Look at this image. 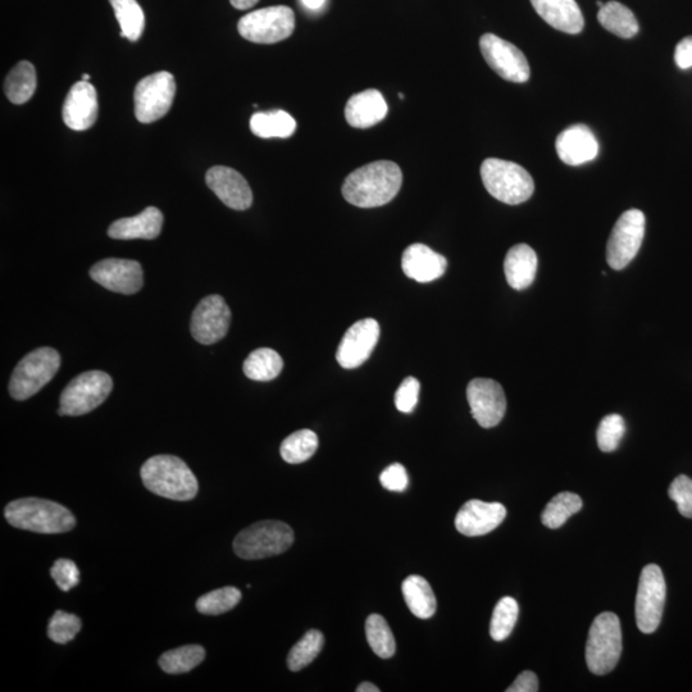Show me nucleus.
<instances>
[{
  "instance_id": "nucleus-1",
  "label": "nucleus",
  "mask_w": 692,
  "mask_h": 692,
  "mask_svg": "<svg viewBox=\"0 0 692 692\" xmlns=\"http://www.w3.org/2000/svg\"><path fill=\"white\" fill-rule=\"evenodd\" d=\"M403 173L396 163L377 161L350 173L343 185L346 202L359 208L385 206L399 194Z\"/></svg>"
},
{
  "instance_id": "nucleus-2",
  "label": "nucleus",
  "mask_w": 692,
  "mask_h": 692,
  "mask_svg": "<svg viewBox=\"0 0 692 692\" xmlns=\"http://www.w3.org/2000/svg\"><path fill=\"white\" fill-rule=\"evenodd\" d=\"M141 480L150 493L176 502H188L198 494V480L188 464L175 455H156L141 467Z\"/></svg>"
},
{
  "instance_id": "nucleus-3",
  "label": "nucleus",
  "mask_w": 692,
  "mask_h": 692,
  "mask_svg": "<svg viewBox=\"0 0 692 692\" xmlns=\"http://www.w3.org/2000/svg\"><path fill=\"white\" fill-rule=\"evenodd\" d=\"M9 525L36 534H63L76 526V518L66 507L39 498L18 499L4 511Z\"/></svg>"
},
{
  "instance_id": "nucleus-4",
  "label": "nucleus",
  "mask_w": 692,
  "mask_h": 692,
  "mask_svg": "<svg viewBox=\"0 0 692 692\" xmlns=\"http://www.w3.org/2000/svg\"><path fill=\"white\" fill-rule=\"evenodd\" d=\"M481 179L491 197L509 206L527 202L535 191L530 173L517 163L504 159H485L481 166Z\"/></svg>"
},
{
  "instance_id": "nucleus-5",
  "label": "nucleus",
  "mask_w": 692,
  "mask_h": 692,
  "mask_svg": "<svg viewBox=\"0 0 692 692\" xmlns=\"http://www.w3.org/2000/svg\"><path fill=\"white\" fill-rule=\"evenodd\" d=\"M622 649V628L617 614H599L590 627L587 639V667L596 676L607 675L617 667Z\"/></svg>"
},
{
  "instance_id": "nucleus-6",
  "label": "nucleus",
  "mask_w": 692,
  "mask_h": 692,
  "mask_svg": "<svg viewBox=\"0 0 692 692\" xmlns=\"http://www.w3.org/2000/svg\"><path fill=\"white\" fill-rule=\"evenodd\" d=\"M294 543V531L281 521H262L239 532L234 540L235 554L247 561L275 557Z\"/></svg>"
},
{
  "instance_id": "nucleus-7",
  "label": "nucleus",
  "mask_w": 692,
  "mask_h": 692,
  "mask_svg": "<svg viewBox=\"0 0 692 692\" xmlns=\"http://www.w3.org/2000/svg\"><path fill=\"white\" fill-rule=\"evenodd\" d=\"M61 355L56 349L39 348L22 358L9 381V393L13 399L27 400L57 375Z\"/></svg>"
},
{
  "instance_id": "nucleus-8",
  "label": "nucleus",
  "mask_w": 692,
  "mask_h": 692,
  "mask_svg": "<svg viewBox=\"0 0 692 692\" xmlns=\"http://www.w3.org/2000/svg\"><path fill=\"white\" fill-rule=\"evenodd\" d=\"M113 389L111 376L102 371L81 373L66 386L59 400V416H84L106 402Z\"/></svg>"
},
{
  "instance_id": "nucleus-9",
  "label": "nucleus",
  "mask_w": 692,
  "mask_h": 692,
  "mask_svg": "<svg viewBox=\"0 0 692 692\" xmlns=\"http://www.w3.org/2000/svg\"><path fill=\"white\" fill-rule=\"evenodd\" d=\"M238 30L244 39L252 43H280L294 33V11L286 6L258 9L240 18Z\"/></svg>"
},
{
  "instance_id": "nucleus-10",
  "label": "nucleus",
  "mask_w": 692,
  "mask_h": 692,
  "mask_svg": "<svg viewBox=\"0 0 692 692\" xmlns=\"http://www.w3.org/2000/svg\"><path fill=\"white\" fill-rule=\"evenodd\" d=\"M667 585L662 569L649 564L641 572L636 596V623L643 634L658 630L666 605Z\"/></svg>"
},
{
  "instance_id": "nucleus-11",
  "label": "nucleus",
  "mask_w": 692,
  "mask_h": 692,
  "mask_svg": "<svg viewBox=\"0 0 692 692\" xmlns=\"http://www.w3.org/2000/svg\"><path fill=\"white\" fill-rule=\"evenodd\" d=\"M176 94V81L170 72L162 71L144 77L136 85L135 116L141 124H152L165 117Z\"/></svg>"
},
{
  "instance_id": "nucleus-12",
  "label": "nucleus",
  "mask_w": 692,
  "mask_h": 692,
  "mask_svg": "<svg viewBox=\"0 0 692 692\" xmlns=\"http://www.w3.org/2000/svg\"><path fill=\"white\" fill-rule=\"evenodd\" d=\"M645 223L639 209H630L618 218L607 245V261L613 270H623L634 261L643 245Z\"/></svg>"
},
{
  "instance_id": "nucleus-13",
  "label": "nucleus",
  "mask_w": 692,
  "mask_h": 692,
  "mask_svg": "<svg viewBox=\"0 0 692 692\" xmlns=\"http://www.w3.org/2000/svg\"><path fill=\"white\" fill-rule=\"evenodd\" d=\"M480 49L487 65L502 79L516 84L530 79V65L516 45L494 34H485L481 36Z\"/></svg>"
},
{
  "instance_id": "nucleus-14",
  "label": "nucleus",
  "mask_w": 692,
  "mask_h": 692,
  "mask_svg": "<svg viewBox=\"0 0 692 692\" xmlns=\"http://www.w3.org/2000/svg\"><path fill=\"white\" fill-rule=\"evenodd\" d=\"M231 325L229 305L221 295H208L191 317L190 330L193 338L203 345H213L225 338Z\"/></svg>"
},
{
  "instance_id": "nucleus-15",
  "label": "nucleus",
  "mask_w": 692,
  "mask_h": 692,
  "mask_svg": "<svg viewBox=\"0 0 692 692\" xmlns=\"http://www.w3.org/2000/svg\"><path fill=\"white\" fill-rule=\"evenodd\" d=\"M467 399L473 418L484 429L498 426L507 411L502 386L490 379H475L467 388Z\"/></svg>"
},
{
  "instance_id": "nucleus-16",
  "label": "nucleus",
  "mask_w": 692,
  "mask_h": 692,
  "mask_svg": "<svg viewBox=\"0 0 692 692\" xmlns=\"http://www.w3.org/2000/svg\"><path fill=\"white\" fill-rule=\"evenodd\" d=\"M90 277L103 288L124 295L139 293L144 284L143 268L130 259L108 258L95 263Z\"/></svg>"
},
{
  "instance_id": "nucleus-17",
  "label": "nucleus",
  "mask_w": 692,
  "mask_h": 692,
  "mask_svg": "<svg viewBox=\"0 0 692 692\" xmlns=\"http://www.w3.org/2000/svg\"><path fill=\"white\" fill-rule=\"evenodd\" d=\"M379 338L380 326L376 320L366 318V320L354 323L345 332L338 353H336V359H338L340 366L346 370H353V368L362 366L371 357Z\"/></svg>"
},
{
  "instance_id": "nucleus-18",
  "label": "nucleus",
  "mask_w": 692,
  "mask_h": 692,
  "mask_svg": "<svg viewBox=\"0 0 692 692\" xmlns=\"http://www.w3.org/2000/svg\"><path fill=\"white\" fill-rule=\"evenodd\" d=\"M208 188L213 191L227 207L235 211H247L253 204L252 189L248 181L234 168L212 167L206 175Z\"/></svg>"
},
{
  "instance_id": "nucleus-19",
  "label": "nucleus",
  "mask_w": 692,
  "mask_h": 692,
  "mask_svg": "<svg viewBox=\"0 0 692 692\" xmlns=\"http://www.w3.org/2000/svg\"><path fill=\"white\" fill-rule=\"evenodd\" d=\"M507 509L500 503L470 500L455 517V528L464 536H484L502 525Z\"/></svg>"
},
{
  "instance_id": "nucleus-20",
  "label": "nucleus",
  "mask_w": 692,
  "mask_h": 692,
  "mask_svg": "<svg viewBox=\"0 0 692 692\" xmlns=\"http://www.w3.org/2000/svg\"><path fill=\"white\" fill-rule=\"evenodd\" d=\"M63 122L75 131H85L98 118L97 90L89 81H79L72 86L63 104Z\"/></svg>"
},
{
  "instance_id": "nucleus-21",
  "label": "nucleus",
  "mask_w": 692,
  "mask_h": 692,
  "mask_svg": "<svg viewBox=\"0 0 692 692\" xmlns=\"http://www.w3.org/2000/svg\"><path fill=\"white\" fill-rule=\"evenodd\" d=\"M555 149L566 165L581 166L598 156L599 143L589 126L573 125L559 134Z\"/></svg>"
},
{
  "instance_id": "nucleus-22",
  "label": "nucleus",
  "mask_w": 692,
  "mask_h": 692,
  "mask_svg": "<svg viewBox=\"0 0 692 692\" xmlns=\"http://www.w3.org/2000/svg\"><path fill=\"white\" fill-rule=\"evenodd\" d=\"M402 268L409 279L426 284L444 275L448 261L425 244H412L404 250Z\"/></svg>"
},
{
  "instance_id": "nucleus-23",
  "label": "nucleus",
  "mask_w": 692,
  "mask_h": 692,
  "mask_svg": "<svg viewBox=\"0 0 692 692\" xmlns=\"http://www.w3.org/2000/svg\"><path fill=\"white\" fill-rule=\"evenodd\" d=\"M537 15L546 24L569 35L580 34L585 27V18L576 0H530Z\"/></svg>"
},
{
  "instance_id": "nucleus-24",
  "label": "nucleus",
  "mask_w": 692,
  "mask_h": 692,
  "mask_svg": "<svg viewBox=\"0 0 692 692\" xmlns=\"http://www.w3.org/2000/svg\"><path fill=\"white\" fill-rule=\"evenodd\" d=\"M389 108L379 90L370 89L353 95L345 107V118L355 129H370L388 116Z\"/></svg>"
},
{
  "instance_id": "nucleus-25",
  "label": "nucleus",
  "mask_w": 692,
  "mask_h": 692,
  "mask_svg": "<svg viewBox=\"0 0 692 692\" xmlns=\"http://www.w3.org/2000/svg\"><path fill=\"white\" fill-rule=\"evenodd\" d=\"M163 215L156 207L145 208L140 215L121 218L109 226V238L116 240H153L161 235Z\"/></svg>"
},
{
  "instance_id": "nucleus-26",
  "label": "nucleus",
  "mask_w": 692,
  "mask_h": 692,
  "mask_svg": "<svg viewBox=\"0 0 692 692\" xmlns=\"http://www.w3.org/2000/svg\"><path fill=\"white\" fill-rule=\"evenodd\" d=\"M505 277L514 290H525L535 281L537 256L527 244H517L509 250L504 261Z\"/></svg>"
},
{
  "instance_id": "nucleus-27",
  "label": "nucleus",
  "mask_w": 692,
  "mask_h": 692,
  "mask_svg": "<svg viewBox=\"0 0 692 692\" xmlns=\"http://www.w3.org/2000/svg\"><path fill=\"white\" fill-rule=\"evenodd\" d=\"M402 591L405 603L409 610L421 619H429L434 616L437 608V602L434 590L425 578L412 575L403 581Z\"/></svg>"
},
{
  "instance_id": "nucleus-28",
  "label": "nucleus",
  "mask_w": 692,
  "mask_h": 692,
  "mask_svg": "<svg viewBox=\"0 0 692 692\" xmlns=\"http://www.w3.org/2000/svg\"><path fill=\"white\" fill-rule=\"evenodd\" d=\"M250 130L262 139H288L297 131V121L288 112H259L250 118Z\"/></svg>"
},
{
  "instance_id": "nucleus-29",
  "label": "nucleus",
  "mask_w": 692,
  "mask_h": 692,
  "mask_svg": "<svg viewBox=\"0 0 692 692\" xmlns=\"http://www.w3.org/2000/svg\"><path fill=\"white\" fill-rule=\"evenodd\" d=\"M598 20L605 30L618 38L631 39L639 33V22L631 9L614 0L599 8Z\"/></svg>"
},
{
  "instance_id": "nucleus-30",
  "label": "nucleus",
  "mask_w": 692,
  "mask_h": 692,
  "mask_svg": "<svg viewBox=\"0 0 692 692\" xmlns=\"http://www.w3.org/2000/svg\"><path fill=\"white\" fill-rule=\"evenodd\" d=\"M36 85L35 67L30 62L22 61L9 72L4 91L13 104H24L33 98Z\"/></svg>"
},
{
  "instance_id": "nucleus-31",
  "label": "nucleus",
  "mask_w": 692,
  "mask_h": 692,
  "mask_svg": "<svg viewBox=\"0 0 692 692\" xmlns=\"http://www.w3.org/2000/svg\"><path fill=\"white\" fill-rule=\"evenodd\" d=\"M244 373L253 381H272L280 375L284 361L276 350L261 348L254 350L244 362Z\"/></svg>"
},
{
  "instance_id": "nucleus-32",
  "label": "nucleus",
  "mask_w": 692,
  "mask_h": 692,
  "mask_svg": "<svg viewBox=\"0 0 692 692\" xmlns=\"http://www.w3.org/2000/svg\"><path fill=\"white\" fill-rule=\"evenodd\" d=\"M109 2L121 26L122 38L129 39L130 42H138L145 27V16L139 3L136 0H109Z\"/></svg>"
},
{
  "instance_id": "nucleus-33",
  "label": "nucleus",
  "mask_w": 692,
  "mask_h": 692,
  "mask_svg": "<svg viewBox=\"0 0 692 692\" xmlns=\"http://www.w3.org/2000/svg\"><path fill=\"white\" fill-rule=\"evenodd\" d=\"M206 658V650L200 645H185L167 651L159 658V667L170 675H181L193 671Z\"/></svg>"
},
{
  "instance_id": "nucleus-34",
  "label": "nucleus",
  "mask_w": 692,
  "mask_h": 692,
  "mask_svg": "<svg viewBox=\"0 0 692 692\" xmlns=\"http://www.w3.org/2000/svg\"><path fill=\"white\" fill-rule=\"evenodd\" d=\"M317 449L318 436L316 432L299 430L282 441L280 454L286 463L300 464L311 459L316 454Z\"/></svg>"
},
{
  "instance_id": "nucleus-35",
  "label": "nucleus",
  "mask_w": 692,
  "mask_h": 692,
  "mask_svg": "<svg viewBox=\"0 0 692 692\" xmlns=\"http://www.w3.org/2000/svg\"><path fill=\"white\" fill-rule=\"evenodd\" d=\"M582 505H584V503H582L580 496L564 491V493L554 496L549 504L546 505L543 514H541V521H543L544 526L552 528V530H557V528L562 527L573 514L580 512Z\"/></svg>"
},
{
  "instance_id": "nucleus-36",
  "label": "nucleus",
  "mask_w": 692,
  "mask_h": 692,
  "mask_svg": "<svg viewBox=\"0 0 692 692\" xmlns=\"http://www.w3.org/2000/svg\"><path fill=\"white\" fill-rule=\"evenodd\" d=\"M366 635L373 653L381 659L393 657L396 651V643L393 631L386 619L380 614H371L366 621Z\"/></svg>"
},
{
  "instance_id": "nucleus-37",
  "label": "nucleus",
  "mask_w": 692,
  "mask_h": 692,
  "mask_svg": "<svg viewBox=\"0 0 692 692\" xmlns=\"http://www.w3.org/2000/svg\"><path fill=\"white\" fill-rule=\"evenodd\" d=\"M325 645V636L317 630H309L297 644L291 648L288 655V667L290 671H302L320 655Z\"/></svg>"
},
{
  "instance_id": "nucleus-38",
  "label": "nucleus",
  "mask_w": 692,
  "mask_h": 692,
  "mask_svg": "<svg viewBox=\"0 0 692 692\" xmlns=\"http://www.w3.org/2000/svg\"><path fill=\"white\" fill-rule=\"evenodd\" d=\"M241 591L236 587L227 586L206 595L200 596L197 602L199 613L206 616H220V614L230 612L240 603Z\"/></svg>"
},
{
  "instance_id": "nucleus-39",
  "label": "nucleus",
  "mask_w": 692,
  "mask_h": 692,
  "mask_svg": "<svg viewBox=\"0 0 692 692\" xmlns=\"http://www.w3.org/2000/svg\"><path fill=\"white\" fill-rule=\"evenodd\" d=\"M518 614L519 607L516 600L509 598V596L499 600L490 623V635L493 640L504 641L511 636L517 623Z\"/></svg>"
},
{
  "instance_id": "nucleus-40",
  "label": "nucleus",
  "mask_w": 692,
  "mask_h": 692,
  "mask_svg": "<svg viewBox=\"0 0 692 692\" xmlns=\"http://www.w3.org/2000/svg\"><path fill=\"white\" fill-rule=\"evenodd\" d=\"M626 434V423L619 414H609L600 422L596 439L599 449L604 453L614 452Z\"/></svg>"
},
{
  "instance_id": "nucleus-41",
  "label": "nucleus",
  "mask_w": 692,
  "mask_h": 692,
  "mask_svg": "<svg viewBox=\"0 0 692 692\" xmlns=\"http://www.w3.org/2000/svg\"><path fill=\"white\" fill-rule=\"evenodd\" d=\"M81 630L80 618L75 614L57 610L50 618L48 626L49 639L54 643L65 645L74 640Z\"/></svg>"
},
{
  "instance_id": "nucleus-42",
  "label": "nucleus",
  "mask_w": 692,
  "mask_h": 692,
  "mask_svg": "<svg viewBox=\"0 0 692 692\" xmlns=\"http://www.w3.org/2000/svg\"><path fill=\"white\" fill-rule=\"evenodd\" d=\"M669 498L677 504L678 511L686 518H692V480L685 475L673 480L668 490Z\"/></svg>"
},
{
  "instance_id": "nucleus-43",
  "label": "nucleus",
  "mask_w": 692,
  "mask_h": 692,
  "mask_svg": "<svg viewBox=\"0 0 692 692\" xmlns=\"http://www.w3.org/2000/svg\"><path fill=\"white\" fill-rule=\"evenodd\" d=\"M50 576L62 591H70L80 582L79 568L70 559H58L50 569Z\"/></svg>"
},
{
  "instance_id": "nucleus-44",
  "label": "nucleus",
  "mask_w": 692,
  "mask_h": 692,
  "mask_svg": "<svg viewBox=\"0 0 692 692\" xmlns=\"http://www.w3.org/2000/svg\"><path fill=\"white\" fill-rule=\"evenodd\" d=\"M420 381L414 377H407L395 393V405L399 412L412 413L418 404L420 396Z\"/></svg>"
},
{
  "instance_id": "nucleus-45",
  "label": "nucleus",
  "mask_w": 692,
  "mask_h": 692,
  "mask_svg": "<svg viewBox=\"0 0 692 692\" xmlns=\"http://www.w3.org/2000/svg\"><path fill=\"white\" fill-rule=\"evenodd\" d=\"M380 482L384 489L394 491V493H403L408 489L409 478L407 470L402 464H391L388 468L382 471Z\"/></svg>"
},
{
  "instance_id": "nucleus-46",
  "label": "nucleus",
  "mask_w": 692,
  "mask_h": 692,
  "mask_svg": "<svg viewBox=\"0 0 692 692\" xmlns=\"http://www.w3.org/2000/svg\"><path fill=\"white\" fill-rule=\"evenodd\" d=\"M507 692H536L539 691V680L534 672L526 671L522 672L516 678L511 686L508 687Z\"/></svg>"
},
{
  "instance_id": "nucleus-47",
  "label": "nucleus",
  "mask_w": 692,
  "mask_h": 692,
  "mask_svg": "<svg viewBox=\"0 0 692 692\" xmlns=\"http://www.w3.org/2000/svg\"><path fill=\"white\" fill-rule=\"evenodd\" d=\"M675 62L681 70L692 67V36L682 39L675 50Z\"/></svg>"
},
{
  "instance_id": "nucleus-48",
  "label": "nucleus",
  "mask_w": 692,
  "mask_h": 692,
  "mask_svg": "<svg viewBox=\"0 0 692 692\" xmlns=\"http://www.w3.org/2000/svg\"><path fill=\"white\" fill-rule=\"evenodd\" d=\"M258 2L259 0H230L232 7H235L236 9H241V11L256 6Z\"/></svg>"
},
{
  "instance_id": "nucleus-49",
  "label": "nucleus",
  "mask_w": 692,
  "mask_h": 692,
  "mask_svg": "<svg viewBox=\"0 0 692 692\" xmlns=\"http://www.w3.org/2000/svg\"><path fill=\"white\" fill-rule=\"evenodd\" d=\"M302 3L305 8L311 9V11H318L325 6L326 0H302Z\"/></svg>"
},
{
  "instance_id": "nucleus-50",
  "label": "nucleus",
  "mask_w": 692,
  "mask_h": 692,
  "mask_svg": "<svg viewBox=\"0 0 692 692\" xmlns=\"http://www.w3.org/2000/svg\"><path fill=\"white\" fill-rule=\"evenodd\" d=\"M358 692H380L379 687L371 684V682H363L357 687Z\"/></svg>"
},
{
  "instance_id": "nucleus-51",
  "label": "nucleus",
  "mask_w": 692,
  "mask_h": 692,
  "mask_svg": "<svg viewBox=\"0 0 692 692\" xmlns=\"http://www.w3.org/2000/svg\"><path fill=\"white\" fill-rule=\"evenodd\" d=\"M89 80H90V76L88 74H84L83 75V81H89Z\"/></svg>"
}]
</instances>
